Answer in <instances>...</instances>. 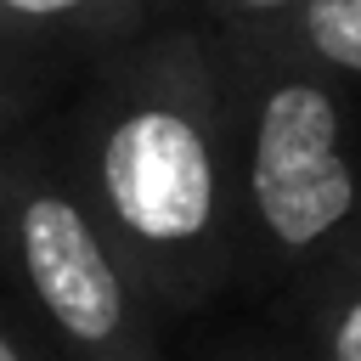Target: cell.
Returning <instances> with one entry per match:
<instances>
[{"mask_svg": "<svg viewBox=\"0 0 361 361\" xmlns=\"http://www.w3.org/2000/svg\"><path fill=\"white\" fill-rule=\"evenodd\" d=\"M51 141L164 322L237 293V141L214 34L152 28L90 62Z\"/></svg>", "mask_w": 361, "mask_h": 361, "instance_id": "cell-1", "label": "cell"}, {"mask_svg": "<svg viewBox=\"0 0 361 361\" xmlns=\"http://www.w3.org/2000/svg\"><path fill=\"white\" fill-rule=\"evenodd\" d=\"M214 39L226 56L237 141V293L276 299L361 226L350 102L333 73L276 45L243 34Z\"/></svg>", "mask_w": 361, "mask_h": 361, "instance_id": "cell-2", "label": "cell"}, {"mask_svg": "<svg viewBox=\"0 0 361 361\" xmlns=\"http://www.w3.org/2000/svg\"><path fill=\"white\" fill-rule=\"evenodd\" d=\"M0 293L62 361H169L164 310L34 124L0 141Z\"/></svg>", "mask_w": 361, "mask_h": 361, "instance_id": "cell-3", "label": "cell"}, {"mask_svg": "<svg viewBox=\"0 0 361 361\" xmlns=\"http://www.w3.org/2000/svg\"><path fill=\"white\" fill-rule=\"evenodd\" d=\"M271 333L299 361H361V226L271 299Z\"/></svg>", "mask_w": 361, "mask_h": 361, "instance_id": "cell-4", "label": "cell"}, {"mask_svg": "<svg viewBox=\"0 0 361 361\" xmlns=\"http://www.w3.org/2000/svg\"><path fill=\"white\" fill-rule=\"evenodd\" d=\"M152 0H0V45L39 62H102L147 34Z\"/></svg>", "mask_w": 361, "mask_h": 361, "instance_id": "cell-5", "label": "cell"}, {"mask_svg": "<svg viewBox=\"0 0 361 361\" xmlns=\"http://www.w3.org/2000/svg\"><path fill=\"white\" fill-rule=\"evenodd\" d=\"M259 45H276L322 73H361V0H299L288 23L271 34H243Z\"/></svg>", "mask_w": 361, "mask_h": 361, "instance_id": "cell-6", "label": "cell"}, {"mask_svg": "<svg viewBox=\"0 0 361 361\" xmlns=\"http://www.w3.org/2000/svg\"><path fill=\"white\" fill-rule=\"evenodd\" d=\"M56 62H39V56H23L11 45H0V141L28 130L34 107L45 102V90L56 85Z\"/></svg>", "mask_w": 361, "mask_h": 361, "instance_id": "cell-7", "label": "cell"}, {"mask_svg": "<svg viewBox=\"0 0 361 361\" xmlns=\"http://www.w3.org/2000/svg\"><path fill=\"white\" fill-rule=\"evenodd\" d=\"M186 361H299L271 327H231L220 338H209L203 350H192Z\"/></svg>", "mask_w": 361, "mask_h": 361, "instance_id": "cell-8", "label": "cell"}, {"mask_svg": "<svg viewBox=\"0 0 361 361\" xmlns=\"http://www.w3.org/2000/svg\"><path fill=\"white\" fill-rule=\"evenodd\" d=\"M203 11H214L226 23V34H271L276 23L293 17L299 0H197Z\"/></svg>", "mask_w": 361, "mask_h": 361, "instance_id": "cell-9", "label": "cell"}, {"mask_svg": "<svg viewBox=\"0 0 361 361\" xmlns=\"http://www.w3.org/2000/svg\"><path fill=\"white\" fill-rule=\"evenodd\" d=\"M0 361H62L34 327H28V316L0 293Z\"/></svg>", "mask_w": 361, "mask_h": 361, "instance_id": "cell-10", "label": "cell"}]
</instances>
